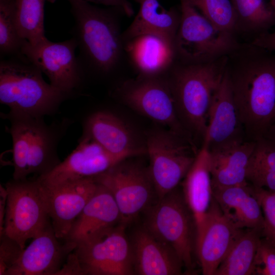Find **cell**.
I'll return each instance as SVG.
<instances>
[{"label":"cell","mask_w":275,"mask_h":275,"mask_svg":"<svg viewBox=\"0 0 275 275\" xmlns=\"http://www.w3.org/2000/svg\"><path fill=\"white\" fill-rule=\"evenodd\" d=\"M138 14L123 32L125 41L135 36L150 34L175 42L181 20V11L164 9L158 0H140Z\"/></svg>","instance_id":"26"},{"label":"cell","mask_w":275,"mask_h":275,"mask_svg":"<svg viewBox=\"0 0 275 275\" xmlns=\"http://www.w3.org/2000/svg\"><path fill=\"white\" fill-rule=\"evenodd\" d=\"M231 1L236 17L235 32L260 34L275 23V11L266 0Z\"/></svg>","instance_id":"29"},{"label":"cell","mask_w":275,"mask_h":275,"mask_svg":"<svg viewBox=\"0 0 275 275\" xmlns=\"http://www.w3.org/2000/svg\"><path fill=\"white\" fill-rule=\"evenodd\" d=\"M212 195L223 212L236 228L263 230L262 209L249 183L212 190Z\"/></svg>","instance_id":"25"},{"label":"cell","mask_w":275,"mask_h":275,"mask_svg":"<svg viewBox=\"0 0 275 275\" xmlns=\"http://www.w3.org/2000/svg\"><path fill=\"white\" fill-rule=\"evenodd\" d=\"M68 1L74 20L71 34L77 43V58L85 75L112 74L126 57L117 12L120 10L99 8L84 0Z\"/></svg>","instance_id":"2"},{"label":"cell","mask_w":275,"mask_h":275,"mask_svg":"<svg viewBox=\"0 0 275 275\" xmlns=\"http://www.w3.org/2000/svg\"><path fill=\"white\" fill-rule=\"evenodd\" d=\"M4 115L10 122L8 130L12 140L13 179H24L31 174L40 177L61 162L57 147L64 124L47 125L44 117Z\"/></svg>","instance_id":"5"},{"label":"cell","mask_w":275,"mask_h":275,"mask_svg":"<svg viewBox=\"0 0 275 275\" xmlns=\"http://www.w3.org/2000/svg\"><path fill=\"white\" fill-rule=\"evenodd\" d=\"M68 97L47 83L41 70L24 56L1 59L0 102L9 113L44 117L55 113Z\"/></svg>","instance_id":"4"},{"label":"cell","mask_w":275,"mask_h":275,"mask_svg":"<svg viewBox=\"0 0 275 275\" xmlns=\"http://www.w3.org/2000/svg\"><path fill=\"white\" fill-rule=\"evenodd\" d=\"M114 94L130 108L166 126L198 148L178 117L166 74L152 77L138 75L136 78L120 83Z\"/></svg>","instance_id":"8"},{"label":"cell","mask_w":275,"mask_h":275,"mask_svg":"<svg viewBox=\"0 0 275 275\" xmlns=\"http://www.w3.org/2000/svg\"><path fill=\"white\" fill-rule=\"evenodd\" d=\"M46 0H15V21L22 39L36 45L47 38L44 29Z\"/></svg>","instance_id":"30"},{"label":"cell","mask_w":275,"mask_h":275,"mask_svg":"<svg viewBox=\"0 0 275 275\" xmlns=\"http://www.w3.org/2000/svg\"><path fill=\"white\" fill-rule=\"evenodd\" d=\"M0 236L4 233V222L7 199V193L5 187L1 184L0 187Z\"/></svg>","instance_id":"39"},{"label":"cell","mask_w":275,"mask_h":275,"mask_svg":"<svg viewBox=\"0 0 275 275\" xmlns=\"http://www.w3.org/2000/svg\"><path fill=\"white\" fill-rule=\"evenodd\" d=\"M127 159L94 177L111 193L126 226L157 200L148 167Z\"/></svg>","instance_id":"11"},{"label":"cell","mask_w":275,"mask_h":275,"mask_svg":"<svg viewBox=\"0 0 275 275\" xmlns=\"http://www.w3.org/2000/svg\"><path fill=\"white\" fill-rule=\"evenodd\" d=\"M126 225L120 223L88 240L74 250L83 275L134 274L130 241Z\"/></svg>","instance_id":"12"},{"label":"cell","mask_w":275,"mask_h":275,"mask_svg":"<svg viewBox=\"0 0 275 275\" xmlns=\"http://www.w3.org/2000/svg\"><path fill=\"white\" fill-rule=\"evenodd\" d=\"M83 137L91 139L112 155L124 159L146 154L137 144L129 126L113 113L100 111L91 114L85 122Z\"/></svg>","instance_id":"19"},{"label":"cell","mask_w":275,"mask_h":275,"mask_svg":"<svg viewBox=\"0 0 275 275\" xmlns=\"http://www.w3.org/2000/svg\"><path fill=\"white\" fill-rule=\"evenodd\" d=\"M25 41L18 33L15 0H0L1 59L22 57L21 49Z\"/></svg>","instance_id":"31"},{"label":"cell","mask_w":275,"mask_h":275,"mask_svg":"<svg viewBox=\"0 0 275 275\" xmlns=\"http://www.w3.org/2000/svg\"><path fill=\"white\" fill-rule=\"evenodd\" d=\"M251 45L275 52V31L263 32L258 35L251 42Z\"/></svg>","instance_id":"38"},{"label":"cell","mask_w":275,"mask_h":275,"mask_svg":"<svg viewBox=\"0 0 275 275\" xmlns=\"http://www.w3.org/2000/svg\"><path fill=\"white\" fill-rule=\"evenodd\" d=\"M23 250L17 242L5 234L0 236V275L7 274Z\"/></svg>","instance_id":"35"},{"label":"cell","mask_w":275,"mask_h":275,"mask_svg":"<svg viewBox=\"0 0 275 275\" xmlns=\"http://www.w3.org/2000/svg\"><path fill=\"white\" fill-rule=\"evenodd\" d=\"M24 248L6 275H56L77 245L59 242L51 222Z\"/></svg>","instance_id":"18"},{"label":"cell","mask_w":275,"mask_h":275,"mask_svg":"<svg viewBox=\"0 0 275 275\" xmlns=\"http://www.w3.org/2000/svg\"><path fill=\"white\" fill-rule=\"evenodd\" d=\"M5 187L7 199L3 234L24 249L26 241L36 237L51 222L41 185L35 177L13 179Z\"/></svg>","instance_id":"10"},{"label":"cell","mask_w":275,"mask_h":275,"mask_svg":"<svg viewBox=\"0 0 275 275\" xmlns=\"http://www.w3.org/2000/svg\"><path fill=\"white\" fill-rule=\"evenodd\" d=\"M51 3H54L57 0H47ZM89 3L102 4L110 7L119 9L123 14L127 17H131L134 14V10L129 0H84Z\"/></svg>","instance_id":"36"},{"label":"cell","mask_w":275,"mask_h":275,"mask_svg":"<svg viewBox=\"0 0 275 275\" xmlns=\"http://www.w3.org/2000/svg\"><path fill=\"white\" fill-rule=\"evenodd\" d=\"M256 274L275 275V243L265 238L261 239L256 258Z\"/></svg>","instance_id":"34"},{"label":"cell","mask_w":275,"mask_h":275,"mask_svg":"<svg viewBox=\"0 0 275 275\" xmlns=\"http://www.w3.org/2000/svg\"><path fill=\"white\" fill-rule=\"evenodd\" d=\"M40 183L55 235L65 240L74 222L94 194L97 183L94 178H88L55 184Z\"/></svg>","instance_id":"14"},{"label":"cell","mask_w":275,"mask_h":275,"mask_svg":"<svg viewBox=\"0 0 275 275\" xmlns=\"http://www.w3.org/2000/svg\"><path fill=\"white\" fill-rule=\"evenodd\" d=\"M143 226L172 247L191 271L196 252L197 228L193 214L177 187L157 199L144 212Z\"/></svg>","instance_id":"6"},{"label":"cell","mask_w":275,"mask_h":275,"mask_svg":"<svg viewBox=\"0 0 275 275\" xmlns=\"http://www.w3.org/2000/svg\"><path fill=\"white\" fill-rule=\"evenodd\" d=\"M182 193L196 225L197 238L202 230L213 198L209 154L202 146L182 182Z\"/></svg>","instance_id":"24"},{"label":"cell","mask_w":275,"mask_h":275,"mask_svg":"<svg viewBox=\"0 0 275 275\" xmlns=\"http://www.w3.org/2000/svg\"><path fill=\"white\" fill-rule=\"evenodd\" d=\"M246 181L254 187L275 191V141L265 136L255 141Z\"/></svg>","instance_id":"28"},{"label":"cell","mask_w":275,"mask_h":275,"mask_svg":"<svg viewBox=\"0 0 275 275\" xmlns=\"http://www.w3.org/2000/svg\"><path fill=\"white\" fill-rule=\"evenodd\" d=\"M269 1L275 11V0H269Z\"/></svg>","instance_id":"41"},{"label":"cell","mask_w":275,"mask_h":275,"mask_svg":"<svg viewBox=\"0 0 275 275\" xmlns=\"http://www.w3.org/2000/svg\"><path fill=\"white\" fill-rule=\"evenodd\" d=\"M134 274L179 275L184 266L176 252L143 225L130 240Z\"/></svg>","instance_id":"20"},{"label":"cell","mask_w":275,"mask_h":275,"mask_svg":"<svg viewBox=\"0 0 275 275\" xmlns=\"http://www.w3.org/2000/svg\"><path fill=\"white\" fill-rule=\"evenodd\" d=\"M145 148L157 199L176 189L192 166L199 150L170 130L155 129L147 135Z\"/></svg>","instance_id":"9"},{"label":"cell","mask_w":275,"mask_h":275,"mask_svg":"<svg viewBox=\"0 0 275 275\" xmlns=\"http://www.w3.org/2000/svg\"><path fill=\"white\" fill-rule=\"evenodd\" d=\"M226 71L246 139L264 136L275 123V52L241 45Z\"/></svg>","instance_id":"1"},{"label":"cell","mask_w":275,"mask_h":275,"mask_svg":"<svg viewBox=\"0 0 275 275\" xmlns=\"http://www.w3.org/2000/svg\"><path fill=\"white\" fill-rule=\"evenodd\" d=\"M227 60L228 56L196 64L176 61L167 74L178 117L200 148L210 105L223 78Z\"/></svg>","instance_id":"3"},{"label":"cell","mask_w":275,"mask_h":275,"mask_svg":"<svg viewBox=\"0 0 275 275\" xmlns=\"http://www.w3.org/2000/svg\"><path fill=\"white\" fill-rule=\"evenodd\" d=\"M245 140H248L225 70L210 105L202 146L211 151Z\"/></svg>","instance_id":"16"},{"label":"cell","mask_w":275,"mask_h":275,"mask_svg":"<svg viewBox=\"0 0 275 275\" xmlns=\"http://www.w3.org/2000/svg\"><path fill=\"white\" fill-rule=\"evenodd\" d=\"M255 143L245 140L209 151L212 190L248 183L246 171Z\"/></svg>","instance_id":"23"},{"label":"cell","mask_w":275,"mask_h":275,"mask_svg":"<svg viewBox=\"0 0 275 275\" xmlns=\"http://www.w3.org/2000/svg\"><path fill=\"white\" fill-rule=\"evenodd\" d=\"M120 223L121 215L113 196L97 183L94 194L74 222L65 241L77 245Z\"/></svg>","instance_id":"21"},{"label":"cell","mask_w":275,"mask_h":275,"mask_svg":"<svg viewBox=\"0 0 275 275\" xmlns=\"http://www.w3.org/2000/svg\"><path fill=\"white\" fill-rule=\"evenodd\" d=\"M275 141V123H274L268 130L264 136Z\"/></svg>","instance_id":"40"},{"label":"cell","mask_w":275,"mask_h":275,"mask_svg":"<svg viewBox=\"0 0 275 275\" xmlns=\"http://www.w3.org/2000/svg\"><path fill=\"white\" fill-rule=\"evenodd\" d=\"M126 159L111 155L90 139L82 136L76 148L48 173L38 177L44 184L94 178Z\"/></svg>","instance_id":"17"},{"label":"cell","mask_w":275,"mask_h":275,"mask_svg":"<svg viewBox=\"0 0 275 275\" xmlns=\"http://www.w3.org/2000/svg\"><path fill=\"white\" fill-rule=\"evenodd\" d=\"M77 48L73 37L59 42L46 38L36 45L26 41L21 53L48 77L51 85L69 96L80 88L86 75L75 54Z\"/></svg>","instance_id":"13"},{"label":"cell","mask_w":275,"mask_h":275,"mask_svg":"<svg viewBox=\"0 0 275 275\" xmlns=\"http://www.w3.org/2000/svg\"><path fill=\"white\" fill-rule=\"evenodd\" d=\"M133 1H134V2H135L138 3H139V2L140 1V0H133Z\"/></svg>","instance_id":"42"},{"label":"cell","mask_w":275,"mask_h":275,"mask_svg":"<svg viewBox=\"0 0 275 275\" xmlns=\"http://www.w3.org/2000/svg\"><path fill=\"white\" fill-rule=\"evenodd\" d=\"M180 1L181 20L174 42L177 62L206 63L228 56L241 46L233 33L217 28L187 2Z\"/></svg>","instance_id":"7"},{"label":"cell","mask_w":275,"mask_h":275,"mask_svg":"<svg viewBox=\"0 0 275 275\" xmlns=\"http://www.w3.org/2000/svg\"><path fill=\"white\" fill-rule=\"evenodd\" d=\"M217 28L235 32L236 17L231 0H184Z\"/></svg>","instance_id":"32"},{"label":"cell","mask_w":275,"mask_h":275,"mask_svg":"<svg viewBox=\"0 0 275 275\" xmlns=\"http://www.w3.org/2000/svg\"><path fill=\"white\" fill-rule=\"evenodd\" d=\"M124 42L126 57L139 75H166L177 61L175 44L158 36L141 35Z\"/></svg>","instance_id":"22"},{"label":"cell","mask_w":275,"mask_h":275,"mask_svg":"<svg viewBox=\"0 0 275 275\" xmlns=\"http://www.w3.org/2000/svg\"><path fill=\"white\" fill-rule=\"evenodd\" d=\"M262 234L260 229H243L214 275L256 274V258Z\"/></svg>","instance_id":"27"},{"label":"cell","mask_w":275,"mask_h":275,"mask_svg":"<svg viewBox=\"0 0 275 275\" xmlns=\"http://www.w3.org/2000/svg\"><path fill=\"white\" fill-rule=\"evenodd\" d=\"M252 187L263 215L262 234L275 243V191Z\"/></svg>","instance_id":"33"},{"label":"cell","mask_w":275,"mask_h":275,"mask_svg":"<svg viewBox=\"0 0 275 275\" xmlns=\"http://www.w3.org/2000/svg\"><path fill=\"white\" fill-rule=\"evenodd\" d=\"M242 230L236 228L224 214L213 197L196 243V253L203 274H214Z\"/></svg>","instance_id":"15"},{"label":"cell","mask_w":275,"mask_h":275,"mask_svg":"<svg viewBox=\"0 0 275 275\" xmlns=\"http://www.w3.org/2000/svg\"><path fill=\"white\" fill-rule=\"evenodd\" d=\"M83 275V272L77 257L74 251L70 253L56 275Z\"/></svg>","instance_id":"37"}]
</instances>
